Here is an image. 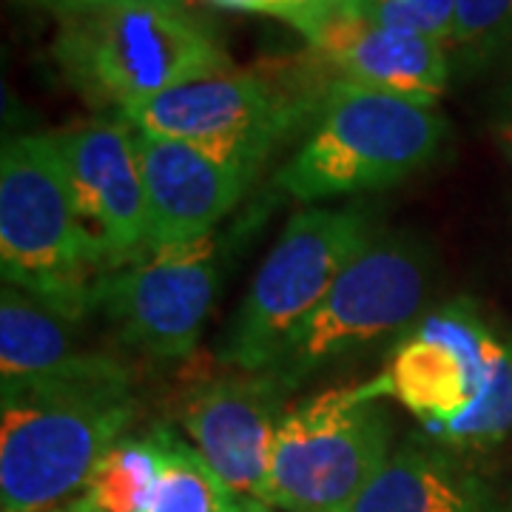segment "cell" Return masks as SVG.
<instances>
[{
    "label": "cell",
    "mask_w": 512,
    "mask_h": 512,
    "mask_svg": "<svg viewBox=\"0 0 512 512\" xmlns=\"http://www.w3.org/2000/svg\"><path fill=\"white\" fill-rule=\"evenodd\" d=\"M134 421L128 382L37 390L3 399V512H55L86 493L100 458Z\"/></svg>",
    "instance_id": "obj_4"
},
{
    "label": "cell",
    "mask_w": 512,
    "mask_h": 512,
    "mask_svg": "<svg viewBox=\"0 0 512 512\" xmlns=\"http://www.w3.org/2000/svg\"><path fill=\"white\" fill-rule=\"evenodd\" d=\"M458 0H359L356 12L382 26L450 46Z\"/></svg>",
    "instance_id": "obj_19"
},
{
    "label": "cell",
    "mask_w": 512,
    "mask_h": 512,
    "mask_svg": "<svg viewBox=\"0 0 512 512\" xmlns=\"http://www.w3.org/2000/svg\"><path fill=\"white\" fill-rule=\"evenodd\" d=\"M69 319L3 282L0 302V382L3 399L37 390L123 384L128 373L114 359L80 350Z\"/></svg>",
    "instance_id": "obj_14"
},
{
    "label": "cell",
    "mask_w": 512,
    "mask_h": 512,
    "mask_svg": "<svg viewBox=\"0 0 512 512\" xmlns=\"http://www.w3.org/2000/svg\"><path fill=\"white\" fill-rule=\"evenodd\" d=\"M288 387L271 370L225 376L200 387L183 427L208 467L242 498L271 507V467Z\"/></svg>",
    "instance_id": "obj_10"
},
{
    "label": "cell",
    "mask_w": 512,
    "mask_h": 512,
    "mask_svg": "<svg viewBox=\"0 0 512 512\" xmlns=\"http://www.w3.org/2000/svg\"><path fill=\"white\" fill-rule=\"evenodd\" d=\"M319 3H325L330 9H339V12H356V6H359V0H319Z\"/></svg>",
    "instance_id": "obj_24"
},
{
    "label": "cell",
    "mask_w": 512,
    "mask_h": 512,
    "mask_svg": "<svg viewBox=\"0 0 512 512\" xmlns=\"http://www.w3.org/2000/svg\"><path fill=\"white\" fill-rule=\"evenodd\" d=\"M342 512H493V498L461 464L407 444Z\"/></svg>",
    "instance_id": "obj_15"
},
{
    "label": "cell",
    "mask_w": 512,
    "mask_h": 512,
    "mask_svg": "<svg viewBox=\"0 0 512 512\" xmlns=\"http://www.w3.org/2000/svg\"><path fill=\"white\" fill-rule=\"evenodd\" d=\"M83 220L103 239L111 265L148 254L146 185L126 120H89L55 131Z\"/></svg>",
    "instance_id": "obj_11"
},
{
    "label": "cell",
    "mask_w": 512,
    "mask_h": 512,
    "mask_svg": "<svg viewBox=\"0 0 512 512\" xmlns=\"http://www.w3.org/2000/svg\"><path fill=\"white\" fill-rule=\"evenodd\" d=\"M217 296V239L157 248L106 276L97 305L131 345L177 359L200 342Z\"/></svg>",
    "instance_id": "obj_9"
},
{
    "label": "cell",
    "mask_w": 512,
    "mask_h": 512,
    "mask_svg": "<svg viewBox=\"0 0 512 512\" xmlns=\"http://www.w3.org/2000/svg\"><path fill=\"white\" fill-rule=\"evenodd\" d=\"M160 476V444L151 436L120 439L94 467L80 501L92 512H146Z\"/></svg>",
    "instance_id": "obj_17"
},
{
    "label": "cell",
    "mask_w": 512,
    "mask_h": 512,
    "mask_svg": "<svg viewBox=\"0 0 512 512\" xmlns=\"http://www.w3.org/2000/svg\"><path fill=\"white\" fill-rule=\"evenodd\" d=\"M376 237L365 214L308 208L285 225L222 339L220 359L245 373L274 365L333 282Z\"/></svg>",
    "instance_id": "obj_6"
},
{
    "label": "cell",
    "mask_w": 512,
    "mask_h": 512,
    "mask_svg": "<svg viewBox=\"0 0 512 512\" xmlns=\"http://www.w3.org/2000/svg\"><path fill=\"white\" fill-rule=\"evenodd\" d=\"M447 131L436 106L339 77L274 183L299 202L390 188L433 163Z\"/></svg>",
    "instance_id": "obj_3"
},
{
    "label": "cell",
    "mask_w": 512,
    "mask_h": 512,
    "mask_svg": "<svg viewBox=\"0 0 512 512\" xmlns=\"http://www.w3.org/2000/svg\"><path fill=\"white\" fill-rule=\"evenodd\" d=\"M52 57L89 106L117 111L234 69L220 37L180 3H117L63 15Z\"/></svg>",
    "instance_id": "obj_2"
},
{
    "label": "cell",
    "mask_w": 512,
    "mask_h": 512,
    "mask_svg": "<svg viewBox=\"0 0 512 512\" xmlns=\"http://www.w3.org/2000/svg\"><path fill=\"white\" fill-rule=\"evenodd\" d=\"M512 49V0H458L447 46L458 72H478Z\"/></svg>",
    "instance_id": "obj_18"
},
{
    "label": "cell",
    "mask_w": 512,
    "mask_h": 512,
    "mask_svg": "<svg viewBox=\"0 0 512 512\" xmlns=\"http://www.w3.org/2000/svg\"><path fill=\"white\" fill-rule=\"evenodd\" d=\"M117 3H180L185 6V0H66L57 12V18L72 15V12H83V9H97V6H117Z\"/></svg>",
    "instance_id": "obj_21"
},
{
    "label": "cell",
    "mask_w": 512,
    "mask_h": 512,
    "mask_svg": "<svg viewBox=\"0 0 512 512\" xmlns=\"http://www.w3.org/2000/svg\"><path fill=\"white\" fill-rule=\"evenodd\" d=\"M495 143L512 163V120H504L501 126H495Z\"/></svg>",
    "instance_id": "obj_22"
},
{
    "label": "cell",
    "mask_w": 512,
    "mask_h": 512,
    "mask_svg": "<svg viewBox=\"0 0 512 512\" xmlns=\"http://www.w3.org/2000/svg\"><path fill=\"white\" fill-rule=\"evenodd\" d=\"M433 285L430 254L407 237H373L293 330L268 370L288 390L330 362L379 348L413 328Z\"/></svg>",
    "instance_id": "obj_5"
},
{
    "label": "cell",
    "mask_w": 512,
    "mask_h": 512,
    "mask_svg": "<svg viewBox=\"0 0 512 512\" xmlns=\"http://www.w3.org/2000/svg\"><path fill=\"white\" fill-rule=\"evenodd\" d=\"M390 458V424L370 387L328 390L285 410L271 467V507L342 512Z\"/></svg>",
    "instance_id": "obj_7"
},
{
    "label": "cell",
    "mask_w": 512,
    "mask_h": 512,
    "mask_svg": "<svg viewBox=\"0 0 512 512\" xmlns=\"http://www.w3.org/2000/svg\"><path fill=\"white\" fill-rule=\"evenodd\" d=\"M305 40L342 74V80L376 92L436 106L450 86L453 63L444 46L382 26L359 12L333 9Z\"/></svg>",
    "instance_id": "obj_13"
},
{
    "label": "cell",
    "mask_w": 512,
    "mask_h": 512,
    "mask_svg": "<svg viewBox=\"0 0 512 512\" xmlns=\"http://www.w3.org/2000/svg\"><path fill=\"white\" fill-rule=\"evenodd\" d=\"M299 111V100L271 77L228 69L134 103L120 111V120L154 137L205 148L256 177Z\"/></svg>",
    "instance_id": "obj_8"
},
{
    "label": "cell",
    "mask_w": 512,
    "mask_h": 512,
    "mask_svg": "<svg viewBox=\"0 0 512 512\" xmlns=\"http://www.w3.org/2000/svg\"><path fill=\"white\" fill-rule=\"evenodd\" d=\"M134 151L146 185L148 251L211 237L254 183L251 171L205 148L137 128Z\"/></svg>",
    "instance_id": "obj_12"
},
{
    "label": "cell",
    "mask_w": 512,
    "mask_h": 512,
    "mask_svg": "<svg viewBox=\"0 0 512 512\" xmlns=\"http://www.w3.org/2000/svg\"><path fill=\"white\" fill-rule=\"evenodd\" d=\"M160 444V476L146 512H242L245 501L222 481L194 444L168 427H154Z\"/></svg>",
    "instance_id": "obj_16"
},
{
    "label": "cell",
    "mask_w": 512,
    "mask_h": 512,
    "mask_svg": "<svg viewBox=\"0 0 512 512\" xmlns=\"http://www.w3.org/2000/svg\"><path fill=\"white\" fill-rule=\"evenodd\" d=\"M504 100H507V106H510V114H512V80H510V86L504 89ZM512 120V117H510Z\"/></svg>",
    "instance_id": "obj_27"
},
{
    "label": "cell",
    "mask_w": 512,
    "mask_h": 512,
    "mask_svg": "<svg viewBox=\"0 0 512 512\" xmlns=\"http://www.w3.org/2000/svg\"><path fill=\"white\" fill-rule=\"evenodd\" d=\"M23 6H32V9H49V12H60V6L66 3V0H18Z\"/></svg>",
    "instance_id": "obj_23"
},
{
    "label": "cell",
    "mask_w": 512,
    "mask_h": 512,
    "mask_svg": "<svg viewBox=\"0 0 512 512\" xmlns=\"http://www.w3.org/2000/svg\"><path fill=\"white\" fill-rule=\"evenodd\" d=\"M3 282L69 322L97 305L111 256L74 202L52 134H23L0 154Z\"/></svg>",
    "instance_id": "obj_1"
},
{
    "label": "cell",
    "mask_w": 512,
    "mask_h": 512,
    "mask_svg": "<svg viewBox=\"0 0 512 512\" xmlns=\"http://www.w3.org/2000/svg\"><path fill=\"white\" fill-rule=\"evenodd\" d=\"M55 512H92V510H89V507H86V504L77 498V501H72L69 507H63V510H55Z\"/></svg>",
    "instance_id": "obj_26"
},
{
    "label": "cell",
    "mask_w": 512,
    "mask_h": 512,
    "mask_svg": "<svg viewBox=\"0 0 512 512\" xmlns=\"http://www.w3.org/2000/svg\"><path fill=\"white\" fill-rule=\"evenodd\" d=\"M242 512H271V507H268V504H262V501L248 498V501H245V510Z\"/></svg>",
    "instance_id": "obj_25"
},
{
    "label": "cell",
    "mask_w": 512,
    "mask_h": 512,
    "mask_svg": "<svg viewBox=\"0 0 512 512\" xmlns=\"http://www.w3.org/2000/svg\"><path fill=\"white\" fill-rule=\"evenodd\" d=\"M208 3L217 9H225V12H251V15H271V18L288 20L302 35H308L319 20L333 12L319 0H208Z\"/></svg>",
    "instance_id": "obj_20"
}]
</instances>
